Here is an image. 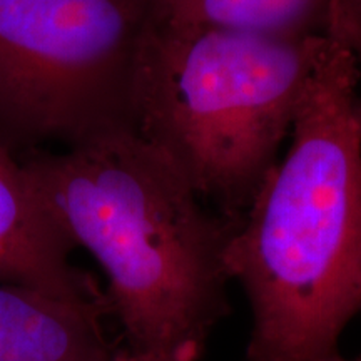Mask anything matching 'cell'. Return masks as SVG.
Wrapping results in <instances>:
<instances>
[{"label":"cell","mask_w":361,"mask_h":361,"mask_svg":"<svg viewBox=\"0 0 361 361\" xmlns=\"http://www.w3.org/2000/svg\"><path fill=\"white\" fill-rule=\"evenodd\" d=\"M360 74L326 32L291 142L226 250L250 301L246 361H323L361 313Z\"/></svg>","instance_id":"6da1fadb"},{"label":"cell","mask_w":361,"mask_h":361,"mask_svg":"<svg viewBox=\"0 0 361 361\" xmlns=\"http://www.w3.org/2000/svg\"><path fill=\"white\" fill-rule=\"evenodd\" d=\"M20 162L75 247L102 268L126 348L200 361L231 311L226 250L239 221L207 209L137 133L39 151Z\"/></svg>","instance_id":"7a4b0ae2"},{"label":"cell","mask_w":361,"mask_h":361,"mask_svg":"<svg viewBox=\"0 0 361 361\" xmlns=\"http://www.w3.org/2000/svg\"><path fill=\"white\" fill-rule=\"evenodd\" d=\"M326 34L271 37L159 20L144 45L137 134L241 221L276 168Z\"/></svg>","instance_id":"3957f363"},{"label":"cell","mask_w":361,"mask_h":361,"mask_svg":"<svg viewBox=\"0 0 361 361\" xmlns=\"http://www.w3.org/2000/svg\"><path fill=\"white\" fill-rule=\"evenodd\" d=\"M161 0H0V142L13 156L137 133Z\"/></svg>","instance_id":"277c9868"},{"label":"cell","mask_w":361,"mask_h":361,"mask_svg":"<svg viewBox=\"0 0 361 361\" xmlns=\"http://www.w3.org/2000/svg\"><path fill=\"white\" fill-rule=\"evenodd\" d=\"M75 250L19 157L0 142V283L107 306L96 279L72 263Z\"/></svg>","instance_id":"5b68a950"},{"label":"cell","mask_w":361,"mask_h":361,"mask_svg":"<svg viewBox=\"0 0 361 361\" xmlns=\"http://www.w3.org/2000/svg\"><path fill=\"white\" fill-rule=\"evenodd\" d=\"M104 314V305L0 283V361H116Z\"/></svg>","instance_id":"8992f818"},{"label":"cell","mask_w":361,"mask_h":361,"mask_svg":"<svg viewBox=\"0 0 361 361\" xmlns=\"http://www.w3.org/2000/svg\"><path fill=\"white\" fill-rule=\"evenodd\" d=\"M333 0H161L162 20L271 37L328 32Z\"/></svg>","instance_id":"52a82bcc"},{"label":"cell","mask_w":361,"mask_h":361,"mask_svg":"<svg viewBox=\"0 0 361 361\" xmlns=\"http://www.w3.org/2000/svg\"><path fill=\"white\" fill-rule=\"evenodd\" d=\"M329 32L336 37L353 54L360 74L361 85V0H333L331 16H329ZM356 112L361 124V92L358 90Z\"/></svg>","instance_id":"ba28073f"},{"label":"cell","mask_w":361,"mask_h":361,"mask_svg":"<svg viewBox=\"0 0 361 361\" xmlns=\"http://www.w3.org/2000/svg\"><path fill=\"white\" fill-rule=\"evenodd\" d=\"M116 361H197L191 356L173 353V351H152V350H130L116 348Z\"/></svg>","instance_id":"9c48e42d"},{"label":"cell","mask_w":361,"mask_h":361,"mask_svg":"<svg viewBox=\"0 0 361 361\" xmlns=\"http://www.w3.org/2000/svg\"><path fill=\"white\" fill-rule=\"evenodd\" d=\"M323 361H361V355L356 356V358H345V356H343L340 351H338V353L331 355V356H329V358L323 360Z\"/></svg>","instance_id":"30bf717a"}]
</instances>
